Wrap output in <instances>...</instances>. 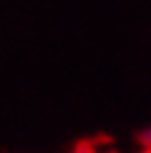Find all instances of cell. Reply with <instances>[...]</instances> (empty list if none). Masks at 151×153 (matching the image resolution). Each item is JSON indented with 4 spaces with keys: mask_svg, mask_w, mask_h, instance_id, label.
I'll return each instance as SVG.
<instances>
[{
    "mask_svg": "<svg viewBox=\"0 0 151 153\" xmlns=\"http://www.w3.org/2000/svg\"><path fill=\"white\" fill-rule=\"evenodd\" d=\"M141 141H144V146H149V148H151V129L141 134Z\"/></svg>",
    "mask_w": 151,
    "mask_h": 153,
    "instance_id": "obj_1",
    "label": "cell"
}]
</instances>
